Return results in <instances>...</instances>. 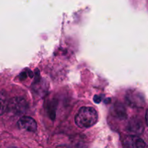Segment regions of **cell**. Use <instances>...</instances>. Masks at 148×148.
I'll return each mask as SVG.
<instances>
[{"label":"cell","instance_id":"1","mask_svg":"<svg viewBox=\"0 0 148 148\" xmlns=\"http://www.w3.org/2000/svg\"><path fill=\"white\" fill-rule=\"evenodd\" d=\"M98 116L96 110L92 107H82L75 116V121L80 128H89L98 121Z\"/></svg>","mask_w":148,"mask_h":148},{"label":"cell","instance_id":"2","mask_svg":"<svg viewBox=\"0 0 148 148\" xmlns=\"http://www.w3.org/2000/svg\"><path fill=\"white\" fill-rule=\"evenodd\" d=\"M126 99L131 106L143 107L145 106L144 97L140 92L137 91H129L126 96Z\"/></svg>","mask_w":148,"mask_h":148},{"label":"cell","instance_id":"3","mask_svg":"<svg viewBox=\"0 0 148 148\" xmlns=\"http://www.w3.org/2000/svg\"><path fill=\"white\" fill-rule=\"evenodd\" d=\"M127 130L132 135H140L144 131V126L143 121L139 119H132L127 125Z\"/></svg>","mask_w":148,"mask_h":148},{"label":"cell","instance_id":"4","mask_svg":"<svg viewBox=\"0 0 148 148\" xmlns=\"http://www.w3.org/2000/svg\"><path fill=\"white\" fill-rule=\"evenodd\" d=\"M19 128L28 132H35L37 130V124L33 118L23 116L17 122Z\"/></svg>","mask_w":148,"mask_h":148},{"label":"cell","instance_id":"5","mask_svg":"<svg viewBox=\"0 0 148 148\" xmlns=\"http://www.w3.org/2000/svg\"><path fill=\"white\" fill-rule=\"evenodd\" d=\"M125 147L130 148H141L145 147V143L140 137L137 135H132L127 137L124 141Z\"/></svg>","mask_w":148,"mask_h":148},{"label":"cell","instance_id":"6","mask_svg":"<svg viewBox=\"0 0 148 148\" xmlns=\"http://www.w3.org/2000/svg\"><path fill=\"white\" fill-rule=\"evenodd\" d=\"M25 101L23 99L19 98H13L12 101L9 102L8 108L14 114H18L24 111L25 103Z\"/></svg>","mask_w":148,"mask_h":148},{"label":"cell","instance_id":"7","mask_svg":"<svg viewBox=\"0 0 148 148\" xmlns=\"http://www.w3.org/2000/svg\"><path fill=\"white\" fill-rule=\"evenodd\" d=\"M9 101L7 95L4 91L0 92V115L4 114L6 110L8 108Z\"/></svg>","mask_w":148,"mask_h":148},{"label":"cell","instance_id":"8","mask_svg":"<svg viewBox=\"0 0 148 148\" xmlns=\"http://www.w3.org/2000/svg\"><path fill=\"white\" fill-rule=\"evenodd\" d=\"M145 121H146V124H147V125L148 126V109L147 110V112H146Z\"/></svg>","mask_w":148,"mask_h":148}]
</instances>
